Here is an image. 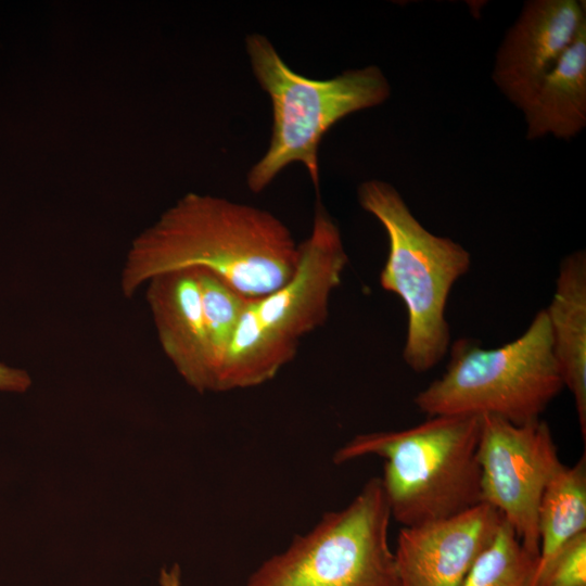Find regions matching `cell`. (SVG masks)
<instances>
[{
	"label": "cell",
	"mask_w": 586,
	"mask_h": 586,
	"mask_svg": "<svg viewBox=\"0 0 586 586\" xmlns=\"http://www.w3.org/2000/svg\"><path fill=\"white\" fill-rule=\"evenodd\" d=\"M298 258L300 244L272 213L188 193L132 241L119 286L125 297H132L156 276L204 269L247 298H257L286 283Z\"/></svg>",
	"instance_id": "6da1fadb"
},
{
	"label": "cell",
	"mask_w": 586,
	"mask_h": 586,
	"mask_svg": "<svg viewBox=\"0 0 586 586\" xmlns=\"http://www.w3.org/2000/svg\"><path fill=\"white\" fill-rule=\"evenodd\" d=\"M481 417H428L415 426L355 435L333 455L342 464L366 456L384 460L380 476L393 520L415 526L481 504L477 461Z\"/></svg>",
	"instance_id": "7a4b0ae2"
},
{
	"label": "cell",
	"mask_w": 586,
	"mask_h": 586,
	"mask_svg": "<svg viewBox=\"0 0 586 586\" xmlns=\"http://www.w3.org/2000/svg\"><path fill=\"white\" fill-rule=\"evenodd\" d=\"M348 264L340 229L317 203L309 235L300 244L291 279L250 298L220 369L216 392L271 381L296 355L302 337L324 324L330 300Z\"/></svg>",
	"instance_id": "3957f363"
},
{
	"label": "cell",
	"mask_w": 586,
	"mask_h": 586,
	"mask_svg": "<svg viewBox=\"0 0 586 586\" xmlns=\"http://www.w3.org/2000/svg\"><path fill=\"white\" fill-rule=\"evenodd\" d=\"M357 196L387 235L388 253L379 281L406 307L403 358L412 371L426 372L449 351L446 304L454 284L469 271L471 255L461 244L425 229L391 183L366 180Z\"/></svg>",
	"instance_id": "277c9868"
},
{
	"label": "cell",
	"mask_w": 586,
	"mask_h": 586,
	"mask_svg": "<svg viewBox=\"0 0 586 586\" xmlns=\"http://www.w3.org/2000/svg\"><path fill=\"white\" fill-rule=\"evenodd\" d=\"M245 48L254 76L272 104L270 143L247 173L249 189L262 192L292 163L303 164L318 189V152L323 136L347 115L386 101L391 94L387 78L375 65L329 79L307 78L290 68L260 34L247 36Z\"/></svg>",
	"instance_id": "5b68a950"
},
{
	"label": "cell",
	"mask_w": 586,
	"mask_h": 586,
	"mask_svg": "<svg viewBox=\"0 0 586 586\" xmlns=\"http://www.w3.org/2000/svg\"><path fill=\"white\" fill-rule=\"evenodd\" d=\"M448 352L445 372L413 399L428 417L489 415L522 424L540 419L564 387L545 309L502 346L483 348L463 337Z\"/></svg>",
	"instance_id": "8992f818"
},
{
	"label": "cell",
	"mask_w": 586,
	"mask_h": 586,
	"mask_svg": "<svg viewBox=\"0 0 586 586\" xmlns=\"http://www.w3.org/2000/svg\"><path fill=\"white\" fill-rule=\"evenodd\" d=\"M380 476L264 561L244 586H399Z\"/></svg>",
	"instance_id": "52a82bcc"
},
{
	"label": "cell",
	"mask_w": 586,
	"mask_h": 586,
	"mask_svg": "<svg viewBox=\"0 0 586 586\" xmlns=\"http://www.w3.org/2000/svg\"><path fill=\"white\" fill-rule=\"evenodd\" d=\"M477 461L481 502L497 510L521 546L538 558V507L562 462L547 422L514 424L481 416Z\"/></svg>",
	"instance_id": "ba28073f"
},
{
	"label": "cell",
	"mask_w": 586,
	"mask_h": 586,
	"mask_svg": "<svg viewBox=\"0 0 586 586\" xmlns=\"http://www.w3.org/2000/svg\"><path fill=\"white\" fill-rule=\"evenodd\" d=\"M504 519L481 502L456 515L398 533L394 558L399 586H462Z\"/></svg>",
	"instance_id": "9c48e42d"
},
{
	"label": "cell",
	"mask_w": 586,
	"mask_h": 586,
	"mask_svg": "<svg viewBox=\"0 0 586 586\" xmlns=\"http://www.w3.org/2000/svg\"><path fill=\"white\" fill-rule=\"evenodd\" d=\"M585 26L584 2H525L496 53L495 85L520 107Z\"/></svg>",
	"instance_id": "30bf717a"
},
{
	"label": "cell",
	"mask_w": 586,
	"mask_h": 586,
	"mask_svg": "<svg viewBox=\"0 0 586 586\" xmlns=\"http://www.w3.org/2000/svg\"><path fill=\"white\" fill-rule=\"evenodd\" d=\"M144 288L164 355L193 390L214 392L196 269L156 276Z\"/></svg>",
	"instance_id": "8fae6325"
},
{
	"label": "cell",
	"mask_w": 586,
	"mask_h": 586,
	"mask_svg": "<svg viewBox=\"0 0 586 586\" xmlns=\"http://www.w3.org/2000/svg\"><path fill=\"white\" fill-rule=\"evenodd\" d=\"M564 387L574 398L586 441V254L577 250L560 263L556 289L545 309Z\"/></svg>",
	"instance_id": "7c38bea8"
},
{
	"label": "cell",
	"mask_w": 586,
	"mask_h": 586,
	"mask_svg": "<svg viewBox=\"0 0 586 586\" xmlns=\"http://www.w3.org/2000/svg\"><path fill=\"white\" fill-rule=\"evenodd\" d=\"M530 140H569L586 126V26L519 107Z\"/></svg>",
	"instance_id": "4fadbf2b"
},
{
	"label": "cell",
	"mask_w": 586,
	"mask_h": 586,
	"mask_svg": "<svg viewBox=\"0 0 586 586\" xmlns=\"http://www.w3.org/2000/svg\"><path fill=\"white\" fill-rule=\"evenodd\" d=\"M539 553L546 563L564 544L586 532V457L561 464L547 483L538 507Z\"/></svg>",
	"instance_id": "5bb4252c"
},
{
	"label": "cell",
	"mask_w": 586,
	"mask_h": 586,
	"mask_svg": "<svg viewBox=\"0 0 586 586\" xmlns=\"http://www.w3.org/2000/svg\"><path fill=\"white\" fill-rule=\"evenodd\" d=\"M196 275L216 392L220 369L250 298L207 270L196 269Z\"/></svg>",
	"instance_id": "9a60e30c"
},
{
	"label": "cell",
	"mask_w": 586,
	"mask_h": 586,
	"mask_svg": "<svg viewBox=\"0 0 586 586\" xmlns=\"http://www.w3.org/2000/svg\"><path fill=\"white\" fill-rule=\"evenodd\" d=\"M538 558L530 555L504 521L462 586H532Z\"/></svg>",
	"instance_id": "2e32d148"
},
{
	"label": "cell",
	"mask_w": 586,
	"mask_h": 586,
	"mask_svg": "<svg viewBox=\"0 0 586 586\" xmlns=\"http://www.w3.org/2000/svg\"><path fill=\"white\" fill-rule=\"evenodd\" d=\"M532 586H586V532L537 566Z\"/></svg>",
	"instance_id": "e0dca14e"
},
{
	"label": "cell",
	"mask_w": 586,
	"mask_h": 586,
	"mask_svg": "<svg viewBox=\"0 0 586 586\" xmlns=\"http://www.w3.org/2000/svg\"><path fill=\"white\" fill-rule=\"evenodd\" d=\"M30 384L31 379L25 370L0 362V391L23 393Z\"/></svg>",
	"instance_id": "ac0fdd59"
},
{
	"label": "cell",
	"mask_w": 586,
	"mask_h": 586,
	"mask_svg": "<svg viewBox=\"0 0 586 586\" xmlns=\"http://www.w3.org/2000/svg\"><path fill=\"white\" fill-rule=\"evenodd\" d=\"M161 586H181V572L179 565L175 564L170 569H163L160 575Z\"/></svg>",
	"instance_id": "d6986e66"
}]
</instances>
